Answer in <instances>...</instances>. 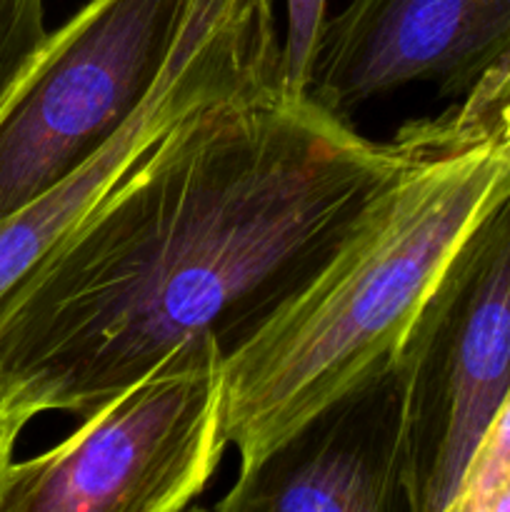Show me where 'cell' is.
Segmentation results:
<instances>
[{
    "instance_id": "6da1fadb",
    "label": "cell",
    "mask_w": 510,
    "mask_h": 512,
    "mask_svg": "<svg viewBox=\"0 0 510 512\" xmlns=\"http://www.w3.org/2000/svg\"><path fill=\"white\" fill-rule=\"evenodd\" d=\"M410 163L308 95L225 105L168 140L0 308V378L88 415L190 338L243 345Z\"/></svg>"
},
{
    "instance_id": "7a4b0ae2",
    "label": "cell",
    "mask_w": 510,
    "mask_h": 512,
    "mask_svg": "<svg viewBox=\"0 0 510 512\" xmlns=\"http://www.w3.org/2000/svg\"><path fill=\"white\" fill-rule=\"evenodd\" d=\"M403 145L410 163L328 263L225 355L240 473L398 350L460 240L510 195V160L490 140Z\"/></svg>"
},
{
    "instance_id": "3957f363",
    "label": "cell",
    "mask_w": 510,
    "mask_h": 512,
    "mask_svg": "<svg viewBox=\"0 0 510 512\" xmlns=\"http://www.w3.org/2000/svg\"><path fill=\"white\" fill-rule=\"evenodd\" d=\"M225 353L203 335L83 415L63 443L10 470L0 512H178L225 448Z\"/></svg>"
},
{
    "instance_id": "277c9868",
    "label": "cell",
    "mask_w": 510,
    "mask_h": 512,
    "mask_svg": "<svg viewBox=\"0 0 510 512\" xmlns=\"http://www.w3.org/2000/svg\"><path fill=\"white\" fill-rule=\"evenodd\" d=\"M395 360L410 512H450L510 390V195L453 250Z\"/></svg>"
},
{
    "instance_id": "5b68a950",
    "label": "cell",
    "mask_w": 510,
    "mask_h": 512,
    "mask_svg": "<svg viewBox=\"0 0 510 512\" xmlns=\"http://www.w3.org/2000/svg\"><path fill=\"white\" fill-rule=\"evenodd\" d=\"M190 0H90L0 100V220L108 143L163 75Z\"/></svg>"
},
{
    "instance_id": "8992f818",
    "label": "cell",
    "mask_w": 510,
    "mask_h": 512,
    "mask_svg": "<svg viewBox=\"0 0 510 512\" xmlns=\"http://www.w3.org/2000/svg\"><path fill=\"white\" fill-rule=\"evenodd\" d=\"M273 90H285L273 0H190L163 75L128 123L68 178L0 220V308L173 135Z\"/></svg>"
},
{
    "instance_id": "52a82bcc",
    "label": "cell",
    "mask_w": 510,
    "mask_h": 512,
    "mask_svg": "<svg viewBox=\"0 0 510 512\" xmlns=\"http://www.w3.org/2000/svg\"><path fill=\"white\" fill-rule=\"evenodd\" d=\"M510 55V0H350L325 20L308 98L333 113L430 83L463 98Z\"/></svg>"
},
{
    "instance_id": "ba28073f",
    "label": "cell",
    "mask_w": 510,
    "mask_h": 512,
    "mask_svg": "<svg viewBox=\"0 0 510 512\" xmlns=\"http://www.w3.org/2000/svg\"><path fill=\"white\" fill-rule=\"evenodd\" d=\"M395 353L310 415L215 503L220 512H410Z\"/></svg>"
},
{
    "instance_id": "9c48e42d",
    "label": "cell",
    "mask_w": 510,
    "mask_h": 512,
    "mask_svg": "<svg viewBox=\"0 0 510 512\" xmlns=\"http://www.w3.org/2000/svg\"><path fill=\"white\" fill-rule=\"evenodd\" d=\"M398 140L420 148L490 140L510 160V55L438 118L405 123Z\"/></svg>"
},
{
    "instance_id": "30bf717a",
    "label": "cell",
    "mask_w": 510,
    "mask_h": 512,
    "mask_svg": "<svg viewBox=\"0 0 510 512\" xmlns=\"http://www.w3.org/2000/svg\"><path fill=\"white\" fill-rule=\"evenodd\" d=\"M510 473V390L470 458L450 512H483L485 503Z\"/></svg>"
},
{
    "instance_id": "8fae6325",
    "label": "cell",
    "mask_w": 510,
    "mask_h": 512,
    "mask_svg": "<svg viewBox=\"0 0 510 512\" xmlns=\"http://www.w3.org/2000/svg\"><path fill=\"white\" fill-rule=\"evenodd\" d=\"M45 0H0V100L48 40Z\"/></svg>"
},
{
    "instance_id": "7c38bea8",
    "label": "cell",
    "mask_w": 510,
    "mask_h": 512,
    "mask_svg": "<svg viewBox=\"0 0 510 512\" xmlns=\"http://www.w3.org/2000/svg\"><path fill=\"white\" fill-rule=\"evenodd\" d=\"M288 30L283 40V85L290 95H308L310 68L320 30L325 25V0H285Z\"/></svg>"
},
{
    "instance_id": "4fadbf2b",
    "label": "cell",
    "mask_w": 510,
    "mask_h": 512,
    "mask_svg": "<svg viewBox=\"0 0 510 512\" xmlns=\"http://www.w3.org/2000/svg\"><path fill=\"white\" fill-rule=\"evenodd\" d=\"M38 415H43V408L28 390L0 378V505L15 465V443L25 425Z\"/></svg>"
},
{
    "instance_id": "5bb4252c",
    "label": "cell",
    "mask_w": 510,
    "mask_h": 512,
    "mask_svg": "<svg viewBox=\"0 0 510 512\" xmlns=\"http://www.w3.org/2000/svg\"><path fill=\"white\" fill-rule=\"evenodd\" d=\"M483 512H510V473L505 475L485 503Z\"/></svg>"
}]
</instances>
